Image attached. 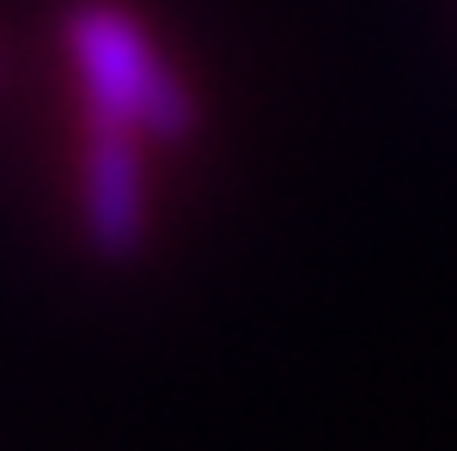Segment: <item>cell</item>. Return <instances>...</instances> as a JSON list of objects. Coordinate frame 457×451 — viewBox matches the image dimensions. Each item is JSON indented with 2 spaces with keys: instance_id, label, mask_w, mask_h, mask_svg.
I'll use <instances>...</instances> for the list:
<instances>
[{
  "instance_id": "6da1fadb",
  "label": "cell",
  "mask_w": 457,
  "mask_h": 451,
  "mask_svg": "<svg viewBox=\"0 0 457 451\" xmlns=\"http://www.w3.org/2000/svg\"><path fill=\"white\" fill-rule=\"evenodd\" d=\"M68 55L79 68V92L92 116H110L141 140L195 135V92L183 73L153 49L141 19L116 0H73L68 6Z\"/></svg>"
},
{
  "instance_id": "7a4b0ae2",
  "label": "cell",
  "mask_w": 457,
  "mask_h": 451,
  "mask_svg": "<svg viewBox=\"0 0 457 451\" xmlns=\"http://www.w3.org/2000/svg\"><path fill=\"white\" fill-rule=\"evenodd\" d=\"M79 226L86 244L104 263H135L146 250V171H141V135L92 116L86 110V135H79Z\"/></svg>"
}]
</instances>
